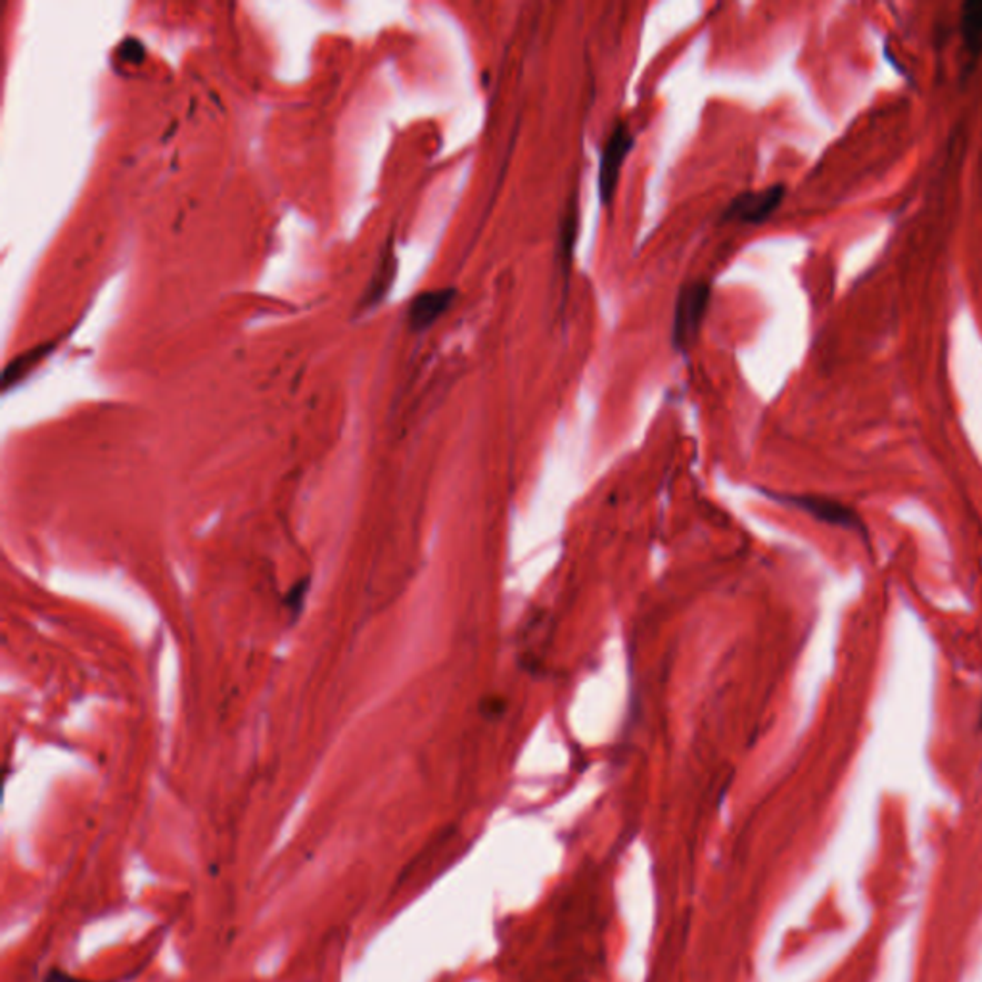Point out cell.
<instances>
[{
    "label": "cell",
    "mask_w": 982,
    "mask_h": 982,
    "mask_svg": "<svg viewBox=\"0 0 982 982\" xmlns=\"http://www.w3.org/2000/svg\"><path fill=\"white\" fill-rule=\"evenodd\" d=\"M635 148V134L628 121H617L604 139L601 160H599V176H597V190L601 204L611 206L617 197L618 183L622 176L628 156Z\"/></svg>",
    "instance_id": "obj_2"
},
{
    "label": "cell",
    "mask_w": 982,
    "mask_h": 982,
    "mask_svg": "<svg viewBox=\"0 0 982 982\" xmlns=\"http://www.w3.org/2000/svg\"><path fill=\"white\" fill-rule=\"evenodd\" d=\"M768 495L778 499V501L785 503V505L806 512V514L814 517L820 522H825V524H831V527L854 530V532H862L865 535L862 519L849 505H844V503L836 501V499L820 498V495H781V493H768Z\"/></svg>",
    "instance_id": "obj_4"
},
{
    "label": "cell",
    "mask_w": 982,
    "mask_h": 982,
    "mask_svg": "<svg viewBox=\"0 0 982 982\" xmlns=\"http://www.w3.org/2000/svg\"><path fill=\"white\" fill-rule=\"evenodd\" d=\"M457 300V288H438L414 295L409 303L408 324L413 332H427L442 319Z\"/></svg>",
    "instance_id": "obj_5"
},
{
    "label": "cell",
    "mask_w": 982,
    "mask_h": 982,
    "mask_svg": "<svg viewBox=\"0 0 982 982\" xmlns=\"http://www.w3.org/2000/svg\"><path fill=\"white\" fill-rule=\"evenodd\" d=\"M121 57L127 62H141L142 57H144V47H142L141 41H137V39H126V41L121 42Z\"/></svg>",
    "instance_id": "obj_8"
},
{
    "label": "cell",
    "mask_w": 982,
    "mask_h": 982,
    "mask_svg": "<svg viewBox=\"0 0 982 982\" xmlns=\"http://www.w3.org/2000/svg\"><path fill=\"white\" fill-rule=\"evenodd\" d=\"M44 982H91L83 981V979H78V976H71L70 973H66V971H58V969H52Z\"/></svg>",
    "instance_id": "obj_9"
},
{
    "label": "cell",
    "mask_w": 982,
    "mask_h": 982,
    "mask_svg": "<svg viewBox=\"0 0 982 982\" xmlns=\"http://www.w3.org/2000/svg\"><path fill=\"white\" fill-rule=\"evenodd\" d=\"M963 41L971 52L982 49V0H968L960 16Z\"/></svg>",
    "instance_id": "obj_7"
},
{
    "label": "cell",
    "mask_w": 982,
    "mask_h": 982,
    "mask_svg": "<svg viewBox=\"0 0 982 982\" xmlns=\"http://www.w3.org/2000/svg\"><path fill=\"white\" fill-rule=\"evenodd\" d=\"M710 300L712 288L707 281H691L680 288L670 330V342L678 353H688L695 348Z\"/></svg>",
    "instance_id": "obj_1"
},
{
    "label": "cell",
    "mask_w": 982,
    "mask_h": 982,
    "mask_svg": "<svg viewBox=\"0 0 982 982\" xmlns=\"http://www.w3.org/2000/svg\"><path fill=\"white\" fill-rule=\"evenodd\" d=\"M50 350H52V345L50 344L37 345L33 350L23 351L18 358L12 359V361L4 367V372H2V388H4V390H10V388L16 387L21 379H26L29 372L33 371V369L41 363L42 359L50 355Z\"/></svg>",
    "instance_id": "obj_6"
},
{
    "label": "cell",
    "mask_w": 982,
    "mask_h": 982,
    "mask_svg": "<svg viewBox=\"0 0 982 982\" xmlns=\"http://www.w3.org/2000/svg\"><path fill=\"white\" fill-rule=\"evenodd\" d=\"M785 194V184H772L762 190H746L731 200L723 210L722 219L743 226H762L779 210V206L783 204Z\"/></svg>",
    "instance_id": "obj_3"
}]
</instances>
